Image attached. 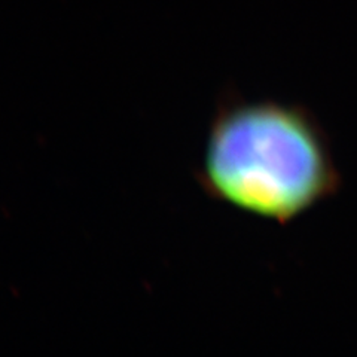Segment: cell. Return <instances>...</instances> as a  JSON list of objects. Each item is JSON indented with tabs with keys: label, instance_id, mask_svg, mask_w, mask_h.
Returning a JSON list of instances; mask_svg holds the SVG:
<instances>
[{
	"label": "cell",
	"instance_id": "obj_1",
	"mask_svg": "<svg viewBox=\"0 0 357 357\" xmlns=\"http://www.w3.org/2000/svg\"><path fill=\"white\" fill-rule=\"evenodd\" d=\"M203 178L218 199L278 223L304 215L340 182L317 122L275 102L222 112L206 142Z\"/></svg>",
	"mask_w": 357,
	"mask_h": 357
}]
</instances>
